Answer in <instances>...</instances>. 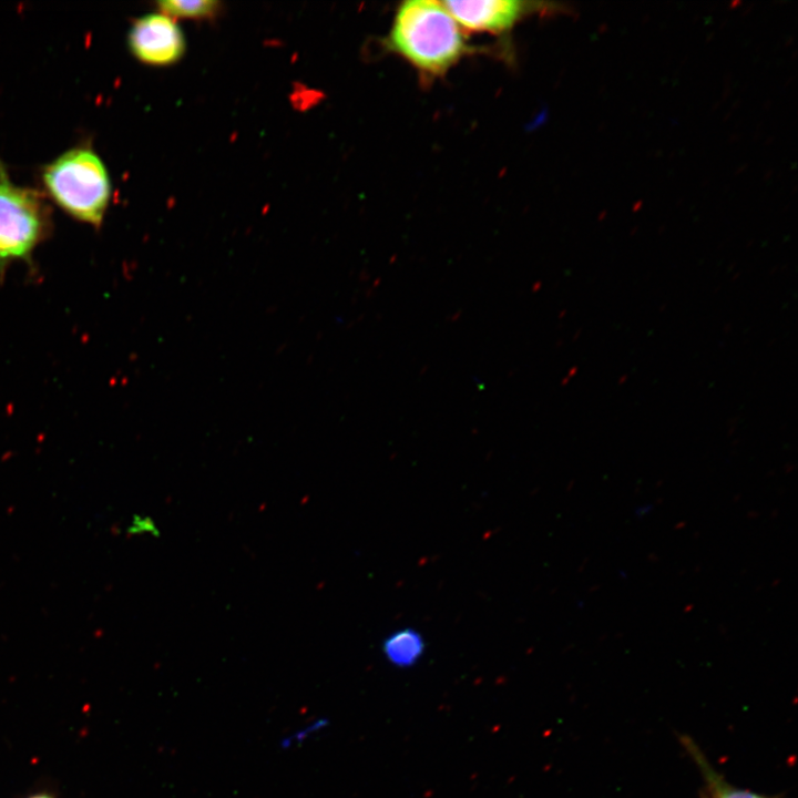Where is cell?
Masks as SVG:
<instances>
[{
    "instance_id": "cell-8",
    "label": "cell",
    "mask_w": 798,
    "mask_h": 798,
    "mask_svg": "<svg viewBox=\"0 0 798 798\" xmlns=\"http://www.w3.org/2000/svg\"><path fill=\"white\" fill-rule=\"evenodd\" d=\"M221 3L215 0H164L158 2L162 13L171 18H206L219 10Z\"/></svg>"
},
{
    "instance_id": "cell-4",
    "label": "cell",
    "mask_w": 798,
    "mask_h": 798,
    "mask_svg": "<svg viewBox=\"0 0 798 798\" xmlns=\"http://www.w3.org/2000/svg\"><path fill=\"white\" fill-rule=\"evenodd\" d=\"M448 11L463 28L472 31L502 33L522 18L535 12H560L559 3L519 0L442 1Z\"/></svg>"
},
{
    "instance_id": "cell-10",
    "label": "cell",
    "mask_w": 798,
    "mask_h": 798,
    "mask_svg": "<svg viewBox=\"0 0 798 798\" xmlns=\"http://www.w3.org/2000/svg\"><path fill=\"white\" fill-rule=\"evenodd\" d=\"M702 798H706V796L702 792Z\"/></svg>"
},
{
    "instance_id": "cell-1",
    "label": "cell",
    "mask_w": 798,
    "mask_h": 798,
    "mask_svg": "<svg viewBox=\"0 0 798 798\" xmlns=\"http://www.w3.org/2000/svg\"><path fill=\"white\" fill-rule=\"evenodd\" d=\"M385 45L410 63L424 80L442 76L473 50L443 2L434 0L401 2Z\"/></svg>"
},
{
    "instance_id": "cell-6",
    "label": "cell",
    "mask_w": 798,
    "mask_h": 798,
    "mask_svg": "<svg viewBox=\"0 0 798 798\" xmlns=\"http://www.w3.org/2000/svg\"><path fill=\"white\" fill-rule=\"evenodd\" d=\"M681 740L703 776L706 789L703 794L706 798H780V796H767L733 786L708 763L693 739L687 736H682Z\"/></svg>"
},
{
    "instance_id": "cell-9",
    "label": "cell",
    "mask_w": 798,
    "mask_h": 798,
    "mask_svg": "<svg viewBox=\"0 0 798 798\" xmlns=\"http://www.w3.org/2000/svg\"><path fill=\"white\" fill-rule=\"evenodd\" d=\"M30 798H52V797H50V796H48V795H35V796H32V797H30Z\"/></svg>"
},
{
    "instance_id": "cell-7",
    "label": "cell",
    "mask_w": 798,
    "mask_h": 798,
    "mask_svg": "<svg viewBox=\"0 0 798 798\" xmlns=\"http://www.w3.org/2000/svg\"><path fill=\"white\" fill-rule=\"evenodd\" d=\"M382 652L391 665L409 667L415 665L422 656L424 642L415 630H399L385 640Z\"/></svg>"
},
{
    "instance_id": "cell-5",
    "label": "cell",
    "mask_w": 798,
    "mask_h": 798,
    "mask_svg": "<svg viewBox=\"0 0 798 798\" xmlns=\"http://www.w3.org/2000/svg\"><path fill=\"white\" fill-rule=\"evenodd\" d=\"M129 47L142 62L167 65L181 59L185 39L175 20L162 12L136 19L129 32Z\"/></svg>"
},
{
    "instance_id": "cell-3",
    "label": "cell",
    "mask_w": 798,
    "mask_h": 798,
    "mask_svg": "<svg viewBox=\"0 0 798 798\" xmlns=\"http://www.w3.org/2000/svg\"><path fill=\"white\" fill-rule=\"evenodd\" d=\"M50 231V214L42 196L17 185L0 160V276L10 264L29 260Z\"/></svg>"
},
{
    "instance_id": "cell-2",
    "label": "cell",
    "mask_w": 798,
    "mask_h": 798,
    "mask_svg": "<svg viewBox=\"0 0 798 798\" xmlns=\"http://www.w3.org/2000/svg\"><path fill=\"white\" fill-rule=\"evenodd\" d=\"M54 202L74 218L99 226L111 196V182L100 156L85 146L71 149L42 174Z\"/></svg>"
}]
</instances>
